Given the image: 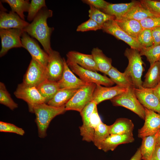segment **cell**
Returning a JSON list of instances; mask_svg holds the SVG:
<instances>
[{
	"mask_svg": "<svg viewBox=\"0 0 160 160\" xmlns=\"http://www.w3.org/2000/svg\"><path fill=\"white\" fill-rule=\"evenodd\" d=\"M47 79L46 68L32 58L22 83L26 85L36 87Z\"/></svg>",
	"mask_w": 160,
	"mask_h": 160,
	"instance_id": "9c48e42d",
	"label": "cell"
},
{
	"mask_svg": "<svg viewBox=\"0 0 160 160\" xmlns=\"http://www.w3.org/2000/svg\"><path fill=\"white\" fill-rule=\"evenodd\" d=\"M82 1L98 9H104L109 3L103 0H83Z\"/></svg>",
	"mask_w": 160,
	"mask_h": 160,
	"instance_id": "7bdbcfd3",
	"label": "cell"
},
{
	"mask_svg": "<svg viewBox=\"0 0 160 160\" xmlns=\"http://www.w3.org/2000/svg\"><path fill=\"white\" fill-rule=\"evenodd\" d=\"M0 131L1 132L13 133L20 135H24V130L15 125L2 121H0Z\"/></svg>",
	"mask_w": 160,
	"mask_h": 160,
	"instance_id": "ab89813d",
	"label": "cell"
},
{
	"mask_svg": "<svg viewBox=\"0 0 160 160\" xmlns=\"http://www.w3.org/2000/svg\"><path fill=\"white\" fill-rule=\"evenodd\" d=\"M89 7L88 11L89 18L95 21L102 27L106 22L115 19V17L113 16L105 13L92 6H89Z\"/></svg>",
	"mask_w": 160,
	"mask_h": 160,
	"instance_id": "836d02e7",
	"label": "cell"
},
{
	"mask_svg": "<svg viewBox=\"0 0 160 160\" xmlns=\"http://www.w3.org/2000/svg\"><path fill=\"white\" fill-rule=\"evenodd\" d=\"M1 2L8 4L11 11L17 14L22 19L25 20L24 12H28L30 3L27 0H4Z\"/></svg>",
	"mask_w": 160,
	"mask_h": 160,
	"instance_id": "1f68e13d",
	"label": "cell"
},
{
	"mask_svg": "<svg viewBox=\"0 0 160 160\" xmlns=\"http://www.w3.org/2000/svg\"><path fill=\"white\" fill-rule=\"evenodd\" d=\"M110 125L101 122L95 129L93 142L99 149L101 150L102 144L110 135Z\"/></svg>",
	"mask_w": 160,
	"mask_h": 160,
	"instance_id": "4dcf8cb0",
	"label": "cell"
},
{
	"mask_svg": "<svg viewBox=\"0 0 160 160\" xmlns=\"http://www.w3.org/2000/svg\"><path fill=\"white\" fill-rule=\"evenodd\" d=\"M139 52L141 56L143 55L146 57L150 66H152L160 58V45L143 47Z\"/></svg>",
	"mask_w": 160,
	"mask_h": 160,
	"instance_id": "d6a6232c",
	"label": "cell"
},
{
	"mask_svg": "<svg viewBox=\"0 0 160 160\" xmlns=\"http://www.w3.org/2000/svg\"><path fill=\"white\" fill-rule=\"evenodd\" d=\"M134 128V125L131 120L126 118H119L110 125V134L133 136Z\"/></svg>",
	"mask_w": 160,
	"mask_h": 160,
	"instance_id": "ffe728a7",
	"label": "cell"
},
{
	"mask_svg": "<svg viewBox=\"0 0 160 160\" xmlns=\"http://www.w3.org/2000/svg\"><path fill=\"white\" fill-rule=\"evenodd\" d=\"M102 29L101 26L93 20L89 18L79 25L76 30L77 31L83 32L90 31H96Z\"/></svg>",
	"mask_w": 160,
	"mask_h": 160,
	"instance_id": "60d3db41",
	"label": "cell"
},
{
	"mask_svg": "<svg viewBox=\"0 0 160 160\" xmlns=\"http://www.w3.org/2000/svg\"><path fill=\"white\" fill-rule=\"evenodd\" d=\"M115 20L125 32L136 39L143 29L139 21L129 19Z\"/></svg>",
	"mask_w": 160,
	"mask_h": 160,
	"instance_id": "cb8c5ba5",
	"label": "cell"
},
{
	"mask_svg": "<svg viewBox=\"0 0 160 160\" xmlns=\"http://www.w3.org/2000/svg\"><path fill=\"white\" fill-rule=\"evenodd\" d=\"M154 93L160 101V81L157 86L153 89Z\"/></svg>",
	"mask_w": 160,
	"mask_h": 160,
	"instance_id": "7dc6e473",
	"label": "cell"
},
{
	"mask_svg": "<svg viewBox=\"0 0 160 160\" xmlns=\"http://www.w3.org/2000/svg\"><path fill=\"white\" fill-rule=\"evenodd\" d=\"M66 111L65 105L55 107L44 103L35 106L33 113L36 116L35 122L38 136L44 138L47 135V131L50 122L55 116L64 113Z\"/></svg>",
	"mask_w": 160,
	"mask_h": 160,
	"instance_id": "7a4b0ae2",
	"label": "cell"
},
{
	"mask_svg": "<svg viewBox=\"0 0 160 160\" xmlns=\"http://www.w3.org/2000/svg\"><path fill=\"white\" fill-rule=\"evenodd\" d=\"M151 29L153 45H160V27L154 28Z\"/></svg>",
	"mask_w": 160,
	"mask_h": 160,
	"instance_id": "ee69618b",
	"label": "cell"
},
{
	"mask_svg": "<svg viewBox=\"0 0 160 160\" xmlns=\"http://www.w3.org/2000/svg\"><path fill=\"white\" fill-rule=\"evenodd\" d=\"M49 55V59L46 68L47 79L57 82L63 76L65 58L61 57L58 52L53 50Z\"/></svg>",
	"mask_w": 160,
	"mask_h": 160,
	"instance_id": "7c38bea8",
	"label": "cell"
},
{
	"mask_svg": "<svg viewBox=\"0 0 160 160\" xmlns=\"http://www.w3.org/2000/svg\"><path fill=\"white\" fill-rule=\"evenodd\" d=\"M106 75H108L111 80L117 85L125 88L134 87L132 81L124 73L120 72L113 66Z\"/></svg>",
	"mask_w": 160,
	"mask_h": 160,
	"instance_id": "f546056e",
	"label": "cell"
},
{
	"mask_svg": "<svg viewBox=\"0 0 160 160\" xmlns=\"http://www.w3.org/2000/svg\"><path fill=\"white\" fill-rule=\"evenodd\" d=\"M137 40L143 47H147L153 45L154 44L151 29H143L138 35Z\"/></svg>",
	"mask_w": 160,
	"mask_h": 160,
	"instance_id": "74e56055",
	"label": "cell"
},
{
	"mask_svg": "<svg viewBox=\"0 0 160 160\" xmlns=\"http://www.w3.org/2000/svg\"><path fill=\"white\" fill-rule=\"evenodd\" d=\"M127 88L116 85L113 87H103L97 85L93 95V100L97 105L108 100H111L125 92Z\"/></svg>",
	"mask_w": 160,
	"mask_h": 160,
	"instance_id": "e0dca14e",
	"label": "cell"
},
{
	"mask_svg": "<svg viewBox=\"0 0 160 160\" xmlns=\"http://www.w3.org/2000/svg\"><path fill=\"white\" fill-rule=\"evenodd\" d=\"M124 55L128 60V64L124 73L132 81L134 88H142L143 82L141 77L145 68L139 51L131 48H127Z\"/></svg>",
	"mask_w": 160,
	"mask_h": 160,
	"instance_id": "3957f363",
	"label": "cell"
},
{
	"mask_svg": "<svg viewBox=\"0 0 160 160\" xmlns=\"http://www.w3.org/2000/svg\"><path fill=\"white\" fill-rule=\"evenodd\" d=\"M141 4L153 15L160 17V1L152 0H141Z\"/></svg>",
	"mask_w": 160,
	"mask_h": 160,
	"instance_id": "f35d334b",
	"label": "cell"
},
{
	"mask_svg": "<svg viewBox=\"0 0 160 160\" xmlns=\"http://www.w3.org/2000/svg\"><path fill=\"white\" fill-rule=\"evenodd\" d=\"M102 122L98 113L97 105L92 114L88 124L84 129L80 131L82 140L88 142H93L95 129Z\"/></svg>",
	"mask_w": 160,
	"mask_h": 160,
	"instance_id": "603a6c76",
	"label": "cell"
},
{
	"mask_svg": "<svg viewBox=\"0 0 160 160\" xmlns=\"http://www.w3.org/2000/svg\"><path fill=\"white\" fill-rule=\"evenodd\" d=\"M142 159L140 147L137 149L136 152L130 160H141Z\"/></svg>",
	"mask_w": 160,
	"mask_h": 160,
	"instance_id": "bcb514c9",
	"label": "cell"
},
{
	"mask_svg": "<svg viewBox=\"0 0 160 160\" xmlns=\"http://www.w3.org/2000/svg\"><path fill=\"white\" fill-rule=\"evenodd\" d=\"M145 108V122L143 126L139 129L138 132V137L142 139L155 135L160 129V114Z\"/></svg>",
	"mask_w": 160,
	"mask_h": 160,
	"instance_id": "4fadbf2b",
	"label": "cell"
},
{
	"mask_svg": "<svg viewBox=\"0 0 160 160\" xmlns=\"http://www.w3.org/2000/svg\"><path fill=\"white\" fill-rule=\"evenodd\" d=\"M103 31L111 35L117 39L125 42L131 48L140 51L143 47L137 39L130 36L125 32L118 25L115 20L108 21L102 26Z\"/></svg>",
	"mask_w": 160,
	"mask_h": 160,
	"instance_id": "8fae6325",
	"label": "cell"
},
{
	"mask_svg": "<svg viewBox=\"0 0 160 160\" xmlns=\"http://www.w3.org/2000/svg\"><path fill=\"white\" fill-rule=\"evenodd\" d=\"M134 140L133 136L110 134L103 142L101 150L105 152L109 151H113L119 145L132 143Z\"/></svg>",
	"mask_w": 160,
	"mask_h": 160,
	"instance_id": "d6986e66",
	"label": "cell"
},
{
	"mask_svg": "<svg viewBox=\"0 0 160 160\" xmlns=\"http://www.w3.org/2000/svg\"><path fill=\"white\" fill-rule=\"evenodd\" d=\"M66 62L72 71L86 83H93L107 87H111L115 84L110 78L105 75H102L96 72L84 69L76 64Z\"/></svg>",
	"mask_w": 160,
	"mask_h": 160,
	"instance_id": "8992f818",
	"label": "cell"
},
{
	"mask_svg": "<svg viewBox=\"0 0 160 160\" xmlns=\"http://www.w3.org/2000/svg\"><path fill=\"white\" fill-rule=\"evenodd\" d=\"M45 8H43L40 11L32 22L23 30L29 36L37 40L49 55L53 50L51 46L50 37L54 28L48 26L47 20L52 16L53 12Z\"/></svg>",
	"mask_w": 160,
	"mask_h": 160,
	"instance_id": "6da1fadb",
	"label": "cell"
},
{
	"mask_svg": "<svg viewBox=\"0 0 160 160\" xmlns=\"http://www.w3.org/2000/svg\"><path fill=\"white\" fill-rule=\"evenodd\" d=\"M66 62L76 64L82 68L89 70L99 71L91 54H86L74 51H69L66 54Z\"/></svg>",
	"mask_w": 160,
	"mask_h": 160,
	"instance_id": "2e32d148",
	"label": "cell"
},
{
	"mask_svg": "<svg viewBox=\"0 0 160 160\" xmlns=\"http://www.w3.org/2000/svg\"><path fill=\"white\" fill-rule=\"evenodd\" d=\"M46 7L44 0H32L28 12L27 20L30 21H33L40 11Z\"/></svg>",
	"mask_w": 160,
	"mask_h": 160,
	"instance_id": "8d00e7d4",
	"label": "cell"
},
{
	"mask_svg": "<svg viewBox=\"0 0 160 160\" xmlns=\"http://www.w3.org/2000/svg\"><path fill=\"white\" fill-rule=\"evenodd\" d=\"M155 16L139 2L132 7L120 19H132L140 21L146 18Z\"/></svg>",
	"mask_w": 160,
	"mask_h": 160,
	"instance_id": "4316f807",
	"label": "cell"
},
{
	"mask_svg": "<svg viewBox=\"0 0 160 160\" xmlns=\"http://www.w3.org/2000/svg\"><path fill=\"white\" fill-rule=\"evenodd\" d=\"M140 22L143 29H152L160 27V17H150L143 19Z\"/></svg>",
	"mask_w": 160,
	"mask_h": 160,
	"instance_id": "b9f144b4",
	"label": "cell"
},
{
	"mask_svg": "<svg viewBox=\"0 0 160 160\" xmlns=\"http://www.w3.org/2000/svg\"><path fill=\"white\" fill-rule=\"evenodd\" d=\"M133 87H129L124 92L110 100L112 105L120 106L129 110L145 120V109L140 103L134 92Z\"/></svg>",
	"mask_w": 160,
	"mask_h": 160,
	"instance_id": "277c9868",
	"label": "cell"
},
{
	"mask_svg": "<svg viewBox=\"0 0 160 160\" xmlns=\"http://www.w3.org/2000/svg\"><path fill=\"white\" fill-rule=\"evenodd\" d=\"M14 94L17 98L27 103L29 111L32 113H33V108L35 106L46 103L45 99L41 95L36 87L28 86L23 83L18 85Z\"/></svg>",
	"mask_w": 160,
	"mask_h": 160,
	"instance_id": "52a82bcc",
	"label": "cell"
},
{
	"mask_svg": "<svg viewBox=\"0 0 160 160\" xmlns=\"http://www.w3.org/2000/svg\"><path fill=\"white\" fill-rule=\"evenodd\" d=\"M96 63L99 71L106 75L112 66V60L107 57L102 51L98 47L93 48L91 54Z\"/></svg>",
	"mask_w": 160,
	"mask_h": 160,
	"instance_id": "484cf974",
	"label": "cell"
},
{
	"mask_svg": "<svg viewBox=\"0 0 160 160\" xmlns=\"http://www.w3.org/2000/svg\"><path fill=\"white\" fill-rule=\"evenodd\" d=\"M23 32V30L16 28L0 30L1 45L0 57L4 56L12 48L23 47L21 37Z\"/></svg>",
	"mask_w": 160,
	"mask_h": 160,
	"instance_id": "ba28073f",
	"label": "cell"
},
{
	"mask_svg": "<svg viewBox=\"0 0 160 160\" xmlns=\"http://www.w3.org/2000/svg\"><path fill=\"white\" fill-rule=\"evenodd\" d=\"M79 88L60 89L47 104L55 107L64 106Z\"/></svg>",
	"mask_w": 160,
	"mask_h": 160,
	"instance_id": "7402d4cb",
	"label": "cell"
},
{
	"mask_svg": "<svg viewBox=\"0 0 160 160\" xmlns=\"http://www.w3.org/2000/svg\"><path fill=\"white\" fill-rule=\"evenodd\" d=\"M96 85L95 83H88L80 88L65 105L66 111H75L80 113L88 103L93 100Z\"/></svg>",
	"mask_w": 160,
	"mask_h": 160,
	"instance_id": "5b68a950",
	"label": "cell"
},
{
	"mask_svg": "<svg viewBox=\"0 0 160 160\" xmlns=\"http://www.w3.org/2000/svg\"><path fill=\"white\" fill-rule=\"evenodd\" d=\"M21 41L23 48L29 52L32 58L46 68L49 59V55L41 48L38 43L24 31L21 37Z\"/></svg>",
	"mask_w": 160,
	"mask_h": 160,
	"instance_id": "30bf717a",
	"label": "cell"
},
{
	"mask_svg": "<svg viewBox=\"0 0 160 160\" xmlns=\"http://www.w3.org/2000/svg\"><path fill=\"white\" fill-rule=\"evenodd\" d=\"M0 103L12 110H14L18 107V104L11 97L4 84L1 82H0Z\"/></svg>",
	"mask_w": 160,
	"mask_h": 160,
	"instance_id": "e575fe53",
	"label": "cell"
},
{
	"mask_svg": "<svg viewBox=\"0 0 160 160\" xmlns=\"http://www.w3.org/2000/svg\"><path fill=\"white\" fill-rule=\"evenodd\" d=\"M29 24L12 11L9 13L4 10L0 11V29L16 28L23 30Z\"/></svg>",
	"mask_w": 160,
	"mask_h": 160,
	"instance_id": "9a60e30c",
	"label": "cell"
},
{
	"mask_svg": "<svg viewBox=\"0 0 160 160\" xmlns=\"http://www.w3.org/2000/svg\"><path fill=\"white\" fill-rule=\"evenodd\" d=\"M97 105L95 102L92 100L88 103L80 113L83 123L79 127L80 131L84 129L87 126L95 108Z\"/></svg>",
	"mask_w": 160,
	"mask_h": 160,
	"instance_id": "d590c367",
	"label": "cell"
},
{
	"mask_svg": "<svg viewBox=\"0 0 160 160\" xmlns=\"http://www.w3.org/2000/svg\"><path fill=\"white\" fill-rule=\"evenodd\" d=\"M142 87L144 88L153 89L160 81V62L158 61L150 66L144 76Z\"/></svg>",
	"mask_w": 160,
	"mask_h": 160,
	"instance_id": "d4e9b609",
	"label": "cell"
},
{
	"mask_svg": "<svg viewBox=\"0 0 160 160\" xmlns=\"http://www.w3.org/2000/svg\"><path fill=\"white\" fill-rule=\"evenodd\" d=\"M158 132L155 135L145 137L142 138L140 148L142 159L151 160L155 149Z\"/></svg>",
	"mask_w": 160,
	"mask_h": 160,
	"instance_id": "f1b7e54d",
	"label": "cell"
},
{
	"mask_svg": "<svg viewBox=\"0 0 160 160\" xmlns=\"http://www.w3.org/2000/svg\"><path fill=\"white\" fill-rule=\"evenodd\" d=\"M140 1H132L125 3H109L106 7L102 10L103 12L115 17L116 20H118L132 7L138 4Z\"/></svg>",
	"mask_w": 160,
	"mask_h": 160,
	"instance_id": "44dd1931",
	"label": "cell"
},
{
	"mask_svg": "<svg viewBox=\"0 0 160 160\" xmlns=\"http://www.w3.org/2000/svg\"><path fill=\"white\" fill-rule=\"evenodd\" d=\"M156 144L160 146V129L159 131L156 139Z\"/></svg>",
	"mask_w": 160,
	"mask_h": 160,
	"instance_id": "c3c4849f",
	"label": "cell"
},
{
	"mask_svg": "<svg viewBox=\"0 0 160 160\" xmlns=\"http://www.w3.org/2000/svg\"><path fill=\"white\" fill-rule=\"evenodd\" d=\"M134 90L137 98L144 107L160 114V101L153 89L134 88Z\"/></svg>",
	"mask_w": 160,
	"mask_h": 160,
	"instance_id": "5bb4252c",
	"label": "cell"
},
{
	"mask_svg": "<svg viewBox=\"0 0 160 160\" xmlns=\"http://www.w3.org/2000/svg\"><path fill=\"white\" fill-rule=\"evenodd\" d=\"M36 88L41 95L45 99L47 104L54 97L60 89L57 82L48 79Z\"/></svg>",
	"mask_w": 160,
	"mask_h": 160,
	"instance_id": "83f0119b",
	"label": "cell"
},
{
	"mask_svg": "<svg viewBox=\"0 0 160 160\" xmlns=\"http://www.w3.org/2000/svg\"><path fill=\"white\" fill-rule=\"evenodd\" d=\"M150 160H160V146L157 144Z\"/></svg>",
	"mask_w": 160,
	"mask_h": 160,
	"instance_id": "f6af8a7d",
	"label": "cell"
},
{
	"mask_svg": "<svg viewBox=\"0 0 160 160\" xmlns=\"http://www.w3.org/2000/svg\"><path fill=\"white\" fill-rule=\"evenodd\" d=\"M159 62H160V59H159Z\"/></svg>",
	"mask_w": 160,
	"mask_h": 160,
	"instance_id": "681fc988",
	"label": "cell"
},
{
	"mask_svg": "<svg viewBox=\"0 0 160 160\" xmlns=\"http://www.w3.org/2000/svg\"><path fill=\"white\" fill-rule=\"evenodd\" d=\"M60 89L80 88L88 83L77 77L68 65L64 59L63 76L57 82Z\"/></svg>",
	"mask_w": 160,
	"mask_h": 160,
	"instance_id": "ac0fdd59",
	"label": "cell"
}]
</instances>
